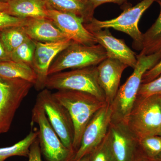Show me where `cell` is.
<instances>
[{"instance_id":"7c38bea8","label":"cell","mask_w":161,"mask_h":161,"mask_svg":"<svg viewBox=\"0 0 161 161\" xmlns=\"http://www.w3.org/2000/svg\"><path fill=\"white\" fill-rule=\"evenodd\" d=\"M47 18L70 40L85 45L98 44L92 33L86 29L81 18L72 14L48 9Z\"/></svg>"},{"instance_id":"9c48e42d","label":"cell","mask_w":161,"mask_h":161,"mask_svg":"<svg viewBox=\"0 0 161 161\" xmlns=\"http://www.w3.org/2000/svg\"><path fill=\"white\" fill-rule=\"evenodd\" d=\"M37 98L42 103L50 123L64 145L75 153L73 149L74 125L67 110L47 89L40 91Z\"/></svg>"},{"instance_id":"30bf717a","label":"cell","mask_w":161,"mask_h":161,"mask_svg":"<svg viewBox=\"0 0 161 161\" xmlns=\"http://www.w3.org/2000/svg\"><path fill=\"white\" fill-rule=\"evenodd\" d=\"M111 105L106 103L96 112L84 131L80 146L71 161L90 154L106 136L111 122Z\"/></svg>"},{"instance_id":"cb8c5ba5","label":"cell","mask_w":161,"mask_h":161,"mask_svg":"<svg viewBox=\"0 0 161 161\" xmlns=\"http://www.w3.org/2000/svg\"><path fill=\"white\" fill-rule=\"evenodd\" d=\"M141 153L149 158L156 159L161 154V136L151 135L139 140Z\"/></svg>"},{"instance_id":"d590c367","label":"cell","mask_w":161,"mask_h":161,"mask_svg":"<svg viewBox=\"0 0 161 161\" xmlns=\"http://www.w3.org/2000/svg\"><path fill=\"white\" fill-rule=\"evenodd\" d=\"M12 0H0L1 2H4V3H8V2H10Z\"/></svg>"},{"instance_id":"6da1fadb","label":"cell","mask_w":161,"mask_h":161,"mask_svg":"<svg viewBox=\"0 0 161 161\" xmlns=\"http://www.w3.org/2000/svg\"><path fill=\"white\" fill-rule=\"evenodd\" d=\"M54 97L67 110L74 125L73 149L75 153L80 146L84 131L95 113L107 103L95 96L77 91L62 90L53 93Z\"/></svg>"},{"instance_id":"ba28073f","label":"cell","mask_w":161,"mask_h":161,"mask_svg":"<svg viewBox=\"0 0 161 161\" xmlns=\"http://www.w3.org/2000/svg\"><path fill=\"white\" fill-rule=\"evenodd\" d=\"M33 86L23 79L0 77V134L9 131L17 110Z\"/></svg>"},{"instance_id":"2e32d148","label":"cell","mask_w":161,"mask_h":161,"mask_svg":"<svg viewBox=\"0 0 161 161\" xmlns=\"http://www.w3.org/2000/svg\"><path fill=\"white\" fill-rule=\"evenodd\" d=\"M23 27L28 36L36 42L55 43L70 40L47 18L27 19Z\"/></svg>"},{"instance_id":"8992f818","label":"cell","mask_w":161,"mask_h":161,"mask_svg":"<svg viewBox=\"0 0 161 161\" xmlns=\"http://www.w3.org/2000/svg\"><path fill=\"white\" fill-rule=\"evenodd\" d=\"M32 123L39 127L38 140L47 161H71L75 153L64 145L53 129L42 103L36 98L32 110Z\"/></svg>"},{"instance_id":"d4e9b609","label":"cell","mask_w":161,"mask_h":161,"mask_svg":"<svg viewBox=\"0 0 161 161\" xmlns=\"http://www.w3.org/2000/svg\"><path fill=\"white\" fill-rule=\"evenodd\" d=\"M90 156L91 161H116L108 133L100 144L90 153Z\"/></svg>"},{"instance_id":"7a4b0ae2","label":"cell","mask_w":161,"mask_h":161,"mask_svg":"<svg viewBox=\"0 0 161 161\" xmlns=\"http://www.w3.org/2000/svg\"><path fill=\"white\" fill-rule=\"evenodd\" d=\"M161 59V51L149 55H137V63L133 73L122 86L111 105V123L125 121L132 110L141 85L143 76Z\"/></svg>"},{"instance_id":"484cf974","label":"cell","mask_w":161,"mask_h":161,"mask_svg":"<svg viewBox=\"0 0 161 161\" xmlns=\"http://www.w3.org/2000/svg\"><path fill=\"white\" fill-rule=\"evenodd\" d=\"M153 95H161V74L150 82L142 83L137 97L146 98Z\"/></svg>"},{"instance_id":"44dd1931","label":"cell","mask_w":161,"mask_h":161,"mask_svg":"<svg viewBox=\"0 0 161 161\" xmlns=\"http://www.w3.org/2000/svg\"><path fill=\"white\" fill-rule=\"evenodd\" d=\"M38 135V131L32 130L25 138L14 145L0 148V161H5L15 156L28 157L30 147L37 139Z\"/></svg>"},{"instance_id":"d6986e66","label":"cell","mask_w":161,"mask_h":161,"mask_svg":"<svg viewBox=\"0 0 161 161\" xmlns=\"http://www.w3.org/2000/svg\"><path fill=\"white\" fill-rule=\"evenodd\" d=\"M0 77L7 79H21L34 85L36 75L31 67L12 60L0 62Z\"/></svg>"},{"instance_id":"52a82bcc","label":"cell","mask_w":161,"mask_h":161,"mask_svg":"<svg viewBox=\"0 0 161 161\" xmlns=\"http://www.w3.org/2000/svg\"><path fill=\"white\" fill-rule=\"evenodd\" d=\"M107 58L106 52L100 44L89 46L73 42L55 58L50 66L48 75L69 69L97 66Z\"/></svg>"},{"instance_id":"603a6c76","label":"cell","mask_w":161,"mask_h":161,"mask_svg":"<svg viewBox=\"0 0 161 161\" xmlns=\"http://www.w3.org/2000/svg\"><path fill=\"white\" fill-rule=\"evenodd\" d=\"M36 46V42L29 38L10 54V60L32 68Z\"/></svg>"},{"instance_id":"4fadbf2b","label":"cell","mask_w":161,"mask_h":161,"mask_svg":"<svg viewBox=\"0 0 161 161\" xmlns=\"http://www.w3.org/2000/svg\"><path fill=\"white\" fill-rule=\"evenodd\" d=\"M73 42L70 40L55 43L36 42L32 68L36 75V80L34 86L37 91H41L45 88L48 70L53 61L60 52Z\"/></svg>"},{"instance_id":"4316f807","label":"cell","mask_w":161,"mask_h":161,"mask_svg":"<svg viewBox=\"0 0 161 161\" xmlns=\"http://www.w3.org/2000/svg\"><path fill=\"white\" fill-rule=\"evenodd\" d=\"M26 19L13 16L6 12L0 11V31L13 26H24Z\"/></svg>"},{"instance_id":"74e56055","label":"cell","mask_w":161,"mask_h":161,"mask_svg":"<svg viewBox=\"0 0 161 161\" xmlns=\"http://www.w3.org/2000/svg\"><path fill=\"white\" fill-rule=\"evenodd\" d=\"M160 1H161V0H160Z\"/></svg>"},{"instance_id":"8fae6325","label":"cell","mask_w":161,"mask_h":161,"mask_svg":"<svg viewBox=\"0 0 161 161\" xmlns=\"http://www.w3.org/2000/svg\"><path fill=\"white\" fill-rule=\"evenodd\" d=\"M108 133L116 161H136L139 155V139L125 123H111Z\"/></svg>"},{"instance_id":"ac0fdd59","label":"cell","mask_w":161,"mask_h":161,"mask_svg":"<svg viewBox=\"0 0 161 161\" xmlns=\"http://www.w3.org/2000/svg\"><path fill=\"white\" fill-rule=\"evenodd\" d=\"M7 13L21 19L47 18L48 9L43 0H12Z\"/></svg>"},{"instance_id":"9a60e30c","label":"cell","mask_w":161,"mask_h":161,"mask_svg":"<svg viewBox=\"0 0 161 161\" xmlns=\"http://www.w3.org/2000/svg\"><path fill=\"white\" fill-rule=\"evenodd\" d=\"M89 31L95 37L97 43L105 49L107 58L116 59L134 69L137 63V55L123 40L113 36L108 29L93 30Z\"/></svg>"},{"instance_id":"5b68a950","label":"cell","mask_w":161,"mask_h":161,"mask_svg":"<svg viewBox=\"0 0 161 161\" xmlns=\"http://www.w3.org/2000/svg\"><path fill=\"white\" fill-rule=\"evenodd\" d=\"M156 1L142 0L135 6L125 9L117 17L105 21L94 18L91 22L84 25L89 31L112 28L125 33L133 40V48L141 51L142 47L143 33L139 29V22L144 12Z\"/></svg>"},{"instance_id":"8d00e7d4","label":"cell","mask_w":161,"mask_h":161,"mask_svg":"<svg viewBox=\"0 0 161 161\" xmlns=\"http://www.w3.org/2000/svg\"><path fill=\"white\" fill-rule=\"evenodd\" d=\"M159 135L161 136V128L159 134Z\"/></svg>"},{"instance_id":"83f0119b","label":"cell","mask_w":161,"mask_h":161,"mask_svg":"<svg viewBox=\"0 0 161 161\" xmlns=\"http://www.w3.org/2000/svg\"><path fill=\"white\" fill-rule=\"evenodd\" d=\"M161 74V59L154 66L146 72L143 76L142 83H147L155 79Z\"/></svg>"},{"instance_id":"d6a6232c","label":"cell","mask_w":161,"mask_h":161,"mask_svg":"<svg viewBox=\"0 0 161 161\" xmlns=\"http://www.w3.org/2000/svg\"><path fill=\"white\" fill-rule=\"evenodd\" d=\"M8 9V3H4V2L0 1V11L6 12L7 13Z\"/></svg>"},{"instance_id":"1f68e13d","label":"cell","mask_w":161,"mask_h":161,"mask_svg":"<svg viewBox=\"0 0 161 161\" xmlns=\"http://www.w3.org/2000/svg\"><path fill=\"white\" fill-rule=\"evenodd\" d=\"M135 161H157V160L156 159H153L149 158L143 155L141 153L139 154Z\"/></svg>"},{"instance_id":"5bb4252c","label":"cell","mask_w":161,"mask_h":161,"mask_svg":"<svg viewBox=\"0 0 161 161\" xmlns=\"http://www.w3.org/2000/svg\"><path fill=\"white\" fill-rule=\"evenodd\" d=\"M128 66L119 60L107 58L97 65L98 79L106 102L111 104L119 88L123 73Z\"/></svg>"},{"instance_id":"f1b7e54d","label":"cell","mask_w":161,"mask_h":161,"mask_svg":"<svg viewBox=\"0 0 161 161\" xmlns=\"http://www.w3.org/2000/svg\"><path fill=\"white\" fill-rule=\"evenodd\" d=\"M28 161H43L41 158V151L38 138L34 142L30 147Z\"/></svg>"},{"instance_id":"ffe728a7","label":"cell","mask_w":161,"mask_h":161,"mask_svg":"<svg viewBox=\"0 0 161 161\" xmlns=\"http://www.w3.org/2000/svg\"><path fill=\"white\" fill-rule=\"evenodd\" d=\"M160 8L158 18L143 34L142 47L139 55H149L161 51V1L157 0Z\"/></svg>"},{"instance_id":"e575fe53","label":"cell","mask_w":161,"mask_h":161,"mask_svg":"<svg viewBox=\"0 0 161 161\" xmlns=\"http://www.w3.org/2000/svg\"><path fill=\"white\" fill-rule=\"evenodd\" d=\"M156 160L157 161H161V154L160 155H159L158 157L156 159Z\"/></svg>"},{"instance_id":"836d02e7","label":"cell","mask_w":161,"mask_h":161,"mask_svg":"<svg viewBox=\"0 0 161 161\" xmlns=\"http://www.w3.org/2000/svg\"><path fill=\"white\" fill-rule=\"evenodd\" d=\"M78 161H91V159H90V154H88V155H86V156H85L83 157L82 158H81Z\"/></svg>"},{"instance_id":"7402d4cb","label":"cell","mask_w":161,"mask_h":161,"mask_svg":"<svg viewBox=\"0 0 161 161\" xmlns=\"http://www.w3.org/2000/svg\"><path fill=\"white\" fill-rule=\"evenodd\" d=\"M1 39L7 52L12 53L30 38L23 26H13L0 31Z\"/></svg>"},{"instance_id":"3957f363","label":"cell","mask_w":161,"mask_h":161,"mask_svg":"<svg viewBox=\"0 0 161 161\" xmlns=\"http://www.w3.org/2000/svg\"><path fill=\"white\" fill-rule=\"evenodd\" d=\"M124 122L139 140L148 136L159 135L161 128V95L137 97Z\"/></svg>"},{"instance_id":"277c9868","label":"cell","mask_w":161,"mask_h":161,"mask_svg":"<svg viewBox=\"0 0 161 161\" xmlns=\"http://www.w3.org/2000/svg\"><path fill=\"white\" fill-rule=\"evenodd\" d=\"M45 88L85 92L106 102L104 93L98 83L97 66L60 72L49 75L47 79Z\"/></svg>"},{"instance_id":"f546056e","label":"cell","mask_w":161,"mask_h":161,"mask_svg":"<svg viewBox=\"0 0 161 161\" xmlns=\"http://www.w3.org/2000/svg\"><path fill=\"white\" fill-rule=\"evenodd\" d=\"M10 60V55L4 46L0 35V62L9 61Z\"/></svg>"},{"instance_id":"4dcf8cb0","label":"cell","mask_w":161,"mask_h":161,"mask_svg":"<svg viewBox=\"0 0 161 161\" xmlns=\"http://www.w3.org/2000/svg\"><path fill=\"white\" fill-rule=\"evenodd\" d=\"M93 4L95 9L102 4L107 3H122L126 0H88Z\"/></svg>"},{"instance_id":"e0dca14e","label":"cell","mask_w":161,"mask_h":161,"mask_svg":"<svg viewBox=\"0 0 161 161\" xmlns=\"http://www.w3.org/2000/svg\"><path fill=\"white\" fill-rule=\"evenodd\" d=\"M48 9L69 13L79 17L84 24L91 22L94 19L95 8L88 0H43Z\"/></svg>"}]
</instances>
